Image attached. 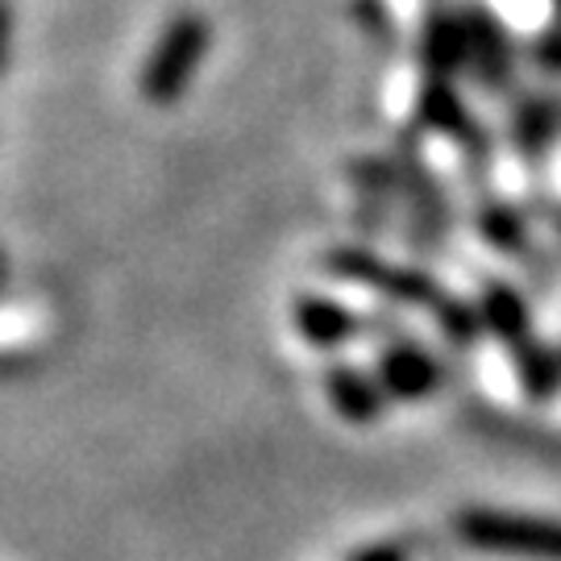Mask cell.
I'll return each mask as SVG.
<instances>
[{"label": "cell", "mask_w": 561, "mask_h": 561, "mask_svg": "<svg viewBox=\"0 0 561 561\" xmlns=\"http://www.w3.org/2000/svg\"><path fill=\"white\" fill-rule=\"evenodd\" d=\"M461 537L482 549L561 561V524L524 520V516H461Z\"/></svg>", "instance_id": "1"}, {"label": "cell", "mask_w": 561, "mask_h": 561, "mask_svg": "<svg viewBox=\"0 0 561 561\" xmlns=\"http://www.w3.org/2000/svg\"><path fill=\"white\" fill-rule=\"evenodd\" d=\"M192 30H196V25H175V30H171V46H167V38L154 46V59H150V67H146L150 92H159V96H171V92H175L180 71L192 62V55H196Z\"/></svg>", "instance_id": "2"}, {"label": "cell", "mask_w": 561, "mask_h": 561, "mask_svg": "<svg viewBox=\"0 0 561 561\" xmlns=\"http://www.w3.org/2000/svg\"><path fill=\"white\" fill-rule=\"evenodd\" d=\"M486 9L500 18V25H507L512 34H524V38L545 34L558 18V0H486Z\"/></svg>", "instance_id": "3"}]
</instances>
